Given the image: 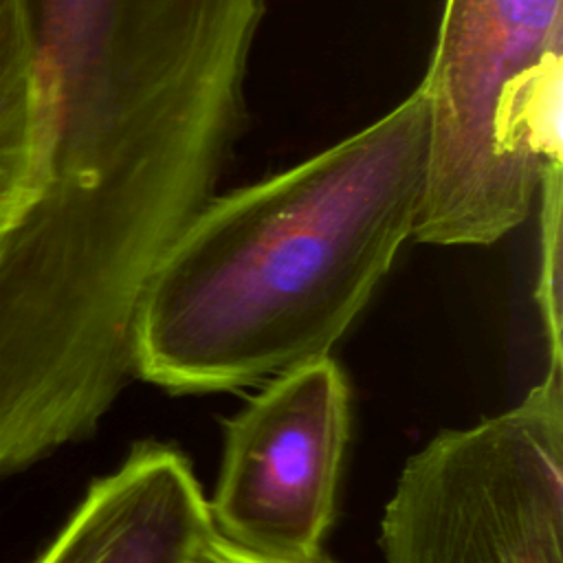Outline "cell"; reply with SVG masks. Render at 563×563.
<instances>
[{"instance_id":"cell-1","label":"cell","mask_w":563,"mask_h":563,"mask_svg":"<svg viewBox=\"0 0 563 563\" xmlns=\"http://www.w3.org/2000/svg\"><path fill=\"white\" fill-rule=\"evenodd\" d=\"M424 139L416 86L299 163L218 191L152 279L136 376L229 391L330 354L413 238Z\"/></svg>"},{"instance_id":"cell-2","label":"cell","mask_w":563,"mask_h":563,"mask_svg":"<svg viewBox=\"0 0 563 563\" xmlns=\"http://www.w3.org/2000/svg\"><path fill=\"white\" fill-rule=\"evenodd\" d=\"M271 0H24L42 90L29 211L176 242L220 191Z\"/></svg>"},{"instance_id":"cell-3","label":"cell","mask_w":563,"mask_h":563,"mask_svg":"<svg viewBox=\"0 0 563 563\" xmlns=\"http://www.w3.org/2000/svg\"><path fill=\"white\" fill-rule=\"evenodd\" d=\"M418 86L427 139L413 240L499 242L563 165V0H444Z\"/></svg>"},{"instance_id":"cell-4","label":"cell","mask_w":563,"mask_h":563,"mask_svg":"<svg viewBox=\"0 0 563 563\" xmlns=\"http://www.w3.org/2000/svg\"><path fill=\"white\" fill-rule=\"evenodd\" d=\"M378 541L383 563H563V369L409 455Z\"/></svg>"},{"instance_id":"cell-5","label":"cell","mask_w":563,"mask_h":563,"mask_svg":"<svg viewBox=\"0 0 563 563\" xmlns=\"http://www.w3.org/2000/svg\"><path fill=\"white\" fill-rule=\"evenodd\" d=\"M347 435L350 387L330 354L275 374L224 427L216 532L268 559L323 556Z\"/></svg>"},{"instance_id":"cell-6","label":"cell","mask_w":563,"mask_h":563,"mask_svg":"<svg viewBox=\"0 0 563 563\" xmlns=\"http://www.w3.org/2000/svg\"><path fill=\"white\" fill-rule=\"evenodd\" d=\"M216 526L191 462L141 442L92 482L35 563H200Z\"/></svg>"},{"instance_id":"cell-7","label":"cell","mask_w":563,"mask_h":563,"mask_svg":"<svg viewBox=\"0 0 563 563\" xmlns=\"http://www.w3.org/2000/svg\"><path fill=\"white\" fill-rule=\"evenodd\" d=\"M42 90L24 0H0V235L42 187Z\"/></svg>"},{"instance_id":"cell-8","label":"cell","mask_w":563,"mask_h":563,"mask_svg":"<svg viewBox=\"0 0 563 563\" xmlns=\"http://www.w3.org/2000/svg\"><path fill=\"white\" fill-rule=\"evenodd\" d=\"M539 266L534 299L541 314L550 367L563 369V319H561V253H563V165L548 169L539 200Z\"/></svg>"},{"instance_id":"cell-9","label":"cell","mask_w":563,"mask_h":563,"mask_svg":"<svg viewBox=\"0 0 563 563\" xmlns=\"http://www.w3.org/2000/svg\"><path fill=\"white\" fill-rule=\"evenodd\" d=\"M202 563H332L323 556L312 559V561H279V559H268V556H260L253 554L231 541H227L222 534H213V539L209 541L205 554H202Z\"/></svg>"},{"instance_id":"cell-10","label":"cell","mask_w":563,"mask_h":563,"mask_svg":"<svg viewBox=\"0 0 563 563\" xmlns=\"http://www.w3.org/2000/svg\"><path fill=\"white\" fill-rule=\"evenodd\" d=\"M200 563H202V561H200Z\"/></svg>"}]
</instances>
